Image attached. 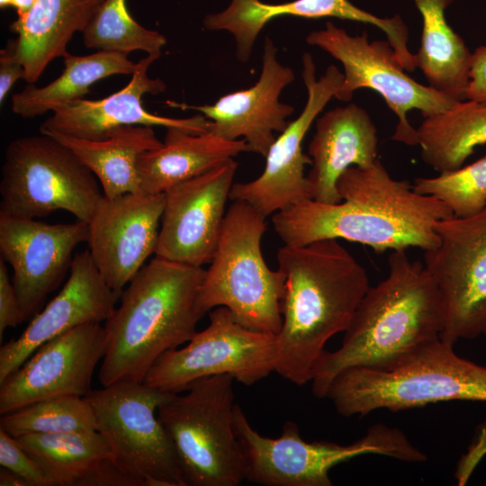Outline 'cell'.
Instances as JSON below:
<instances>
[{
  "mask_svg": "<svg viewBox=\"0 0 486 486\" xmlns=\"http://www.w3.org/2000/svg\"><path fill=\"white\" fill-rule=\"evenodd\" d=\"M337 187L338 203L310 199L272 215L284 245L343 238L377 253L409 248L426 251L439 243L435 223L454 216L441 201L392 178L379 158L366 167H348Z\"/></svg>",
  "mask_w": 486,
  "mask_h": 486,
  "instance_id": "cell-1",
  "label": "cell"
},
{
  "mask_svg": "<svg viewBox=\"0 0 486 486\" xmlns=\"http://www.w3.org/2000/svg\"><path fill=\"white\" fill-rule=\"evenodd\" d=\"M284 274L275 372L303 385L329 338L345 332L370 287L366 270L336 238L277 251Z\"/></svg>",
  "mask_w": 486,
  "mask_h": 486,
  "instance_id": "cell-2",
  "label": "cell"
},
{
  "mask_svg": "<svg viewBox=\"0 0 486 486\" xmlns=\"http://www.w3.org/2000/svg\"><path fill=\"white\" fill-rule=\"evenodd\" d=\"M389 272L361 300L340 346L325 350L311 378L315 397L325 398L342 371L361 367L387 371L422 346L440 338L444 309L438 288L419 261L394 250Z\"/></svg>",
  "mask_w": 486,
  "mask_h": 486,
  "instance_id": "cell-3",
  "label": "cell"
},
{
  "mask_svg": "<svg viewBox=\"0 0 486 486\" xmlns=\"http://www.w3.org/2000/svg\"><path fill=\"white\" fill-rule=\"evenodd\" d=\"M205 269L155 256L129 282L120 306L104 325L103 386L143 382L166 352L189 342L206 313L199 292Z\"/></svg>",
  "mask_w": 486,
  "mask_h": 486,
  "instance_id": "cell-4",
  "label": "cell"
},
{
  "mask_svg": "<svg viewBox=\"0 0 486 486\" xmlns=\"http://www.w3.org/2000/svg\"><path fill=\"white\" fill-rule=\"evenodd\" d=\"M325 398L346 418L448 400L486 402V366L459 356L453 345L438 338L392 369L342 371L329 384Z\"/></svg>",
  "mask_w": 486,
  "mask_h": 486,
  "instance_id": "cell-5",
  "label": "cell"
},
{
  "mask_svg": "<svg viewBox=\"0 0 486 486\" xmlns=\"http://www.w3.org/2000/svg\"><path fill=\"white\" fill-rule=\"evenodd\" d=\"M266 228L265 216L243 201H233L205 270L199 301L205 312L223 306L243 326L277 335L285 279L279 268L268 267L262 255Z\"/></svg>",
  "mask_w": 486,
  "mask_h": 486,
  "instance_id": "cell-6",
  "label": "cell"
},
{
  "mask_svg": "<svg viewBox=\"0 0 486 486\" xmlns=\"http://www.w3.org/2000/svg\"><path fill=\"white\" fill-rule=\"evenodd\" d=\"M233 427L243 454L245 480L264 486H331L329 471L364 454H380L409 463H422L426 454L399 428L372 425L349 445L306 442L292 421L284 424L276 438L261 436L243 410L234 405Z\"/></svg>",
  "mask_w": 486,
  "mask_h": 486,
  "instance_id": "cell-7",
  "label": "cell"
},
{
  "mask_svg": "<svg viewBox=\"0 0 486 486\" xmlns=\"http://www.w3.org/2000/svg\"><path fill=\"white\" fill-rule=\"evenodd\" d=\"M234 378L220 374L191 382L157 410L176 451L185 486H238L243 454L233 427Z\"/></svg>",
  "mask_w": 486,
  "mask_h": 486,
  "instance_id": "cell-8",
  "label": "cell"
},
{
  "mask_svg": "<svg viewBox=\"0 0 486 486\" xmlns=\"http://www.w3.org/2000/svg\"><path fill=\"white\" fill-rule=\"evenodd\" d=\"M1 174L0 213L8 216L35 219L64 210L89 223L104 198L94 174L43 133L12 140Z\"/></svg>",
  "mask_w": 486,
  "mask_h": 486,
  "instance_id": "cell-9",
  "label": "cell"
},
{
  "mask_svg": "<svg viewBox=\"0 0 486 486\" xmlns=\"http://www.w3.org/2000/svg\"><path fill=\"white\" fill-rule=\"evenodd\" d=\"M174 393L123 382L85 396L113 462L140 486H185L174 444L156 415Z\"/></svg>",
  "mask_w": 486,
  "mask_h": 486,
  "instance_id": "cell-10",
  "label": "cell"
},
{
  "mask_svg": "<svg viewBox=\"0 0 486 486\" xmlns=\"http://www.w3.org/2000/svg\"><path fill=\"white\" fill-rule=\"evenodd\" d=\"M276 356V335L243 326L220 306L211 311L208 327L184 347L162 355L143 382L178 393L198 379L229 374L249 386L275 372Z\"/></svg>",
  "mask_w": 486,
  "mask_h": 486,
  "instance_id": "cell-11",
  "label": "cell"
},
{
  "mask_svg": "<svg viewBox=\"0 0 486 486\" xmlns=\"http://www.w3.org/2000/svg\"><path fill=\"white\" fill-rule=\"evenodd\" d=\"M306 42L318 47L339 61L344 77L335 98L348 102L360 88L377 92L396 114L398 123L392 140L409 146L418 145L417 129L407 112L420 111L423 117L442 112L456 101L408 76L387 40L369 41L367 32L352 36L327 22L322 30L313 31Z\"/></svg>",
  "mask_w": 486,
  "mask_h": 486,
  "instance_id": "cell-12",
  "label": "cell"
},
{
  "mask_svg": "<svg viewBox=\"0 0 486 486\" xmlns=\"http://www.w3.org/2000/svg\"><path fill=\"white\" fill-rule=\"evenodd\" d=\"M438 245L424 251L425 266L441 295L444 328L440 338L486 336V207L479 213L435 223Z\"/></svg>",
  "mask_w": 486,
  "mask_h": 486,
  "instance_id": "cell-13",
  "label": "cell"
},
{
  "mask_svg": "<svg viewBox=\"0 0 486 486\" xmlns=\"http://www.w3.org/2000/svg\"><path fill=\"white\" fill-rule=\"evenodd\" d=\"M302 76L307 90L302 112L269 148L262 174L247 183H234L230 193V200L248 203L266 218L312 199L304 174L305 166L311 165V158L303 153L302 141L323 108L335 98L344 75L330 65L317 78L313 58L306 52L302 56Z\"/></svg>",
  "mask_w": 486,
  "mask_h": 486,
  "instance_id": "cell-14",
  "label": "cell"
},
{
  "mask_svg": "<svg viewBox=\"0 0 486 486\" xmlns=\"http://www.w3.org/2000/svg\"><path fill=\"white\" fill-rule=\"evenodd\" d=\"M237 167L230 158L165 192L155 256L193 266L212 261Z\"/></svg>",
  "mask_w": 486,
  "mask_h": 486,
  "instance_id": "cell-15",
  "label": "cell"
},
{
  "mask_svg": "<svg viewBox=\"0 0 486 486\" xmlns=\"http://www.w3.org/2000/svg\"><path fill=\"white\" fill-rule=\"evenodd\" d=\"M106 349L101 322L77 326L38 347L0 383L1 415L61 395L85 397Z\"/></svg>",
  "mask_w": 486,
  "mask_h": 486,
  "instance_id": "cell-16",
  "label": "cell"
},
{
  "mask_svg": "<svg viewBox=\"0 0 486 486\" xmlns=\"http://www.w3.org/2000/svg\"><path fill=\"white\" fill-rule=\"evenodd\" d=\"M88 223L49 224L0 213L1 258L13 268L12 282L26 320L70 270L75 248L87 242Z\"/></svg>",
  "mask_w": 486,
  "mask_h": 486,
  "instance_id": "cell-17",
  "label": "cell"
},
{
  "mask_svg": "<svg viewBox=\"0 0 486 486\" xmlns=\"http://www.w3.org/2000/svg\"><path fill=\"white\" fill-rule=\"evenodd\" d=\"M165 193H129L99 203L88 223V250L106 284L122 292L155 255Z\"/></svg>",
  "mask_w": 486,
  "mask_h": 486,
  "instance_id": "cell-18",
  "label": "cell"
},
{
  "mask_svg": "<svg viewBox=\"0 0 486 486\" xmlns=\"http://www.w3.org/2000/svg\"><path fill=\"white\" fill-rule=\"evenodd\" d=\"M277 48L266 37L262 55V69L256 84L248 88L225 94L213 104L194 105L166 101L169 107L200 112L212 122L209 130L220 137L237 140L242 138L255 152L266 158L275 140L288 126L287 119L294 108L280 102L284 87L294 80V73L282 65Z\"/></svg>",
  "mask_w": 486,
  "mask_h": 486,
  "instance_id": "cell-19",
  "label": "cell"
},
{
  "mask_svg": "<svg viewBox=\"0 0 486 486\" xmlns=\"http://www.w3.org/2000/svg\"><path fill=\"white\" fill-rule=\"evenodd\" d=\"M120 296L106 284L89 250L77 253L58 295L33 317L19 338L1 346L0 383L45 342L82 324L106 321Z\"/></svg>",
  "mask_w": 486,
  "mask_h": 486,
  "instance_id": "cell-20",
  "label": "cell"
},
{
  "mask_svg": "<svg viewBox=\"0 0 486 486\" xmlns=\"http://www.w3.org/2000/svg\"><path fill=\"white\" fill-rule=\"evenodd\" d=\"M159 55H148L136 63L128 85L100 100L77 99L56 109L40 126V132H58L65 135L100 140L107 132L122 125L161 126L180 128L193 133L209 130L211 121L203 114L176 119L148 112L143 107L145 94H158L166 90L159 78H151L148 71Z\"/></svg>",
  "mask_w": 486,
  "mask_h": 486,
  "instance_id": "cell-21",
  "label": "cell"
},
{
  "mask_svg": "<svg viewBox=\"0 0 486 486\" xmlns=\"http://www.w3.org/2000/svg\"><path fill=\"white\" fill-rule=\"evenodd\" d=\"M308 148L307 175L312 200L342 202L337 183L350 166L366 167L378 158L377 130L368 112L356 104L337 107L318 117Z\"/></svg>",
  "mask_w": 486,
  "mask_h": 486,
  "instance_id": "cell-22",
  "label": "cell"
},
{
  "mask_svg": "<svg viewBox=\"0 0 486 486\" xmlns=\"http://www.w3.org/2000/svg\"><path fill=\"white\" fill-rule=\"evenodd\" d=\"M104 0H36L10 24L24 80L35 83L56 58L65 57L73 35L83 32Z\"/></svg>",
  "mask_w": 486,
  "mask_h": 486,
  "instance_id": "cell-23",
  "label": "cell"
},
{
  "mask_svg": "<svg viewBox=\"0 0 486 486\" xmlns=\"http://www.w3.org/2000/svg\"><path fill=\"white\" fill-rule=\"evenodd\" d=\"M248 151L250 148L244 140H229L210 130L193 133L180 128H167L163 144L138 159L140 190L148 194L165 193L180 182Z\"/></svg>",
  "mask_w": 486,
  "mask_h": 486,
  "instance_id": "cell-24",
  "label": "cell"
},
{
  "mask_svg": "<svg viewBox=\"0 0 486 486\" xmlns=\"http://www.w3.org/2000/svg\"><path fill=\"white\" fill-rule=\"evenodd\" d=\"M50 135L70 148L97 177L104 197L112 199L141 192L137 169L139 158L159 148L161 141L153 127L122 125L110 130L100 140L79 139L58 132Z\"/></svg>",
  "mask_w": 486,
  "mask_h": 486,
  "instance_id": "cell-25",
  "label": "cell"
},
{
  "mask_svg": "<svg viewBox=\"0 0 486 486\" xmlns=\"http://www.w3.org/2000/svg\"><path fill=\"white\" fill-rule=\"evenodd\" d=\"M292 15L306 19L334 17L367 23L382 29L385 19L356 6L349 0H294L272 4L259 0H231L222 12L209 14L203 25L210 31H227L236 42V57L247 62L254 43L266 24L274 18Z\"/></svg>",
  "mask_w": 486,
  "mask_h": 486,
  "instance_id": "cell-26",
  "label": "cell"
},
{
  "mask_svg": "<svg viewBox=\"0 0 486 486\" xmlns=\"http://www.w3.org/2000/svg\"><path fill=\"white\" fill-rule=\"evenodd\" d=\"M454 0H413L422 19L417 68L428 86L458 102L466 100L472 52L448 24L446 9Z\"/></svg>",
  "mask_w": 486,
  "mask_h": 486,
  "instance_id": "cell-27",
  "label": "cell"
},
{
  "mask_svg": "<svg viewBox=\"0 0 486 486\" xmlns=\"http://www.w3.org/2000/svg\"><path fill=\"white\" fill-rule=\"evenodd\" d=\"M63 59L65 68L57 79L42 87L29 83L22 91L12 95L14 113L29 119L54 112L84 98L97 81L113 75H131L136 68L128 54L112 51L97 50L86 56L68 53Z\"/></svg>",
  "mask_w": 486,
  "mask_h": 486,
  "instance_id": "cell-28",
  "label": "cell"
},
{
  "mask_svg": "<svg viewBox=\"0 0 486 486\" xmlns=\"http://www.w3.org/2000/svg\"><path fill=\"white\" fill-rule=\"evenodd\" d=\"M422 160L438 173L463 166L475 148L486 143V103L455 102L428 117L417 129Z\"/></svg>",
  "mask_w": 486,
  "mask_h": 486,
  "instance_id": "cell-29",
  "label": "cell"
},
{
  "mask_svg": "<svg viewBox=\"0 0 486 486\" xmlns=\"http://www.w3.org/2000/svg\"><path fill=\"white\" fill-rule=\"evenodd\" d=\"M15 438L40 466L50 486H76L96 463L113 458L109 444L98 431L30 434Z\"/></svg>",
  "mask_w": 486,
  "mask_h": 486,
  "instance_id": "cell-30",
  "label": "cell"
},
{
  "mask_svg": "<svg viewBox=\"0 0 486 486\" xmlns=\"http://www.w3.org/2000/svg\"><path fill=\"white\" fill-rule=\"evenodd\" d=\"M0 428L14 437L97 431L91 404L86 397L76 395L48 398L4 414Z\"/></svg>",
  "mask_w": 486,
  "mask_h": 486,
  "instance_id": "cell-31",
  "label": "cell"
},
{
  "mask_svg": "<svg viewBox=\"0 0 486 486\" xmlns=\"http://www.w3.org/2000/svg\"><path fill=\"white\" fill-rule=\"evenodd\" d=\"M87 49L129 54L142 50L162 55L166 37L138 23L129 14L126 0H104L82 32Z\"/></svg>",
  "mask_w": 486,
  "mask_h": 486,
  "instance_id": "cell-32",
  "label": "cell"
},
{
  "mask_svg": "<svg viewBox=\"0 0 486 486\" xmlns=\"http://www.w3.org/2000/svg\"><path fill=\"white\" fill-rule=\"evenodd\" d=\"M412 188L441 201L454 217L475 215L486 207V156L435 177H417Z\"/></svg>",
  "mask_w": 486,
  "mask_h": 486,
  "instance_id": "cell-33",
  "label": "cell"
},
{
  "mask_svg": "<svg viewBox=\"0 0 486 486\" xmlns=\"http://www.w3.org/2000/svg\"><path fill=\"white\" fill-rule=\"evenodd\" d=\"M0 464L26 479L31 486H50L36 462L20 446L16 438L0 428Z\"/></svg>",
  "mask_w": 486,
  "mask_h": 486,
  "instance_id": "cell-34",
  "label": "cell"
},
{
  "mask_svg": "<svg viewBox=\"0 0 486 486\" xmlns=\"http://www.w3.org/2000/svg\"><path fill=\"white\" fill-rule=\"evenodd\" d=\"M24 320L5 261L0 257V339L7 328L16 327Z\"/></svg>",
  "mask_w": 486,
  "mask_h": 486,
  "instance_id": "cell-35",
  "label": "cell"
},
{
  "mask_svg": "<svg viewBox=\"0 0 486 486\" xmlns=\"http://www.w3.org/2000/svg\"><path fill=\"white\" fill-rule=\"evenodd\" d=\"M76 486H140L139 482L125 473L111 458L96 463L84 474Z\"/></svg>",
  "mask_w": 486,
  "mask_h": 486,
  "instance_id": "cell-36",
  "label": "cell"
},
{
  "mask_svg": "<svg viewBox=\"0 0 486 486\" xmlns=\"http://www.w3.org/2000/svg\"><path fill=\"white\" fill-rule=\"evenodd\" d=\"M24 77L25 71L17 56L15 39L10 40L0 51V104H3L15 82Z\"/></svg>",
  "mask_w": 486,
  "mask_h": 486,
  "instance_id": "cell-37",
  "label": "cell"
},
{
  "mask_svg": "<svg viewBox=\"0 0 486 486\" xmlns=\"http://www.w3.org/2000/svg\"><path fill=\"white\" fill-rule=\"evenodd\" d=\"M466 99L486 103V46L472 53Z\"/></svg>",
  "mask_w": 486,
  "mask_h": 486,
  "instance_id": "cell-38",
  "label": "cell"
},
{
  "mask_svg": "<svg viewBox=\"0 0 486 486\" xmlns=\"http://www.w3.org/2000/svg\"><path fill=\"white\" fill-rule=\"evenodd\" d=\"M1 486H31L29 482L22 476L1 466L0 469Z\"/></svg>",
  "mask_w": 486,
  "mask_h": 486,
  "instance_id": "cell-39",
  "label": "cell"
},
{
  "mask_svg": "<svg viewBox=\"0 0 486 486\" xmlns=\"http://www.w3.org/2000/svg\"><path fill=\"white\" fill-rule=\"evenodd\" d=\"M485 428H486V424ZM486 452V446H482V448L470 452L469 457L466 456V460H470L469 463L465 464L464 471L458 476L459 484L463 485L467 481L469 474L472 471L473 467L476 465V464L479 462V459L484 454L483 453Z\"/></svg>",
  "mask_w": 486,
  "mask_h": 486,
  "instance_id": "cell-40",
  "label": "cell"
},
{
  "mask_svg": "<svg viewBox=\"0 0 486 486\" xmlns=\"http://www.w3.org/2000/svg\"><path fill=\"white\" fill-rule=\"evenodd\" d=\"M36 0H14L13 6L16 9L17 16L27 13L34 4Z\"/></svg>",
  "mask_w": 486,
  "mask_h": 486,
  "instance_id": "cell-41",
  "label": "cell"
},
{
  "mask_svg": "<svg viewBox=\"0 0 486 486\" xmlns=\"http://www.w3.org/2000/svg\"><path fill=\"white\" fill-rule=\"evenodd\" d=\"M13 4H14V0H0L1 8H4L9 5L13 6Z\"/></svg>",
  "mask_w": 486,
  "mask_h": 486,
  "instance_id": "cell-42",
  "label": "cell"
}]
</instances>
